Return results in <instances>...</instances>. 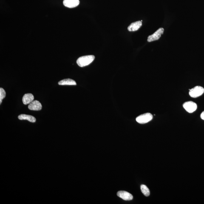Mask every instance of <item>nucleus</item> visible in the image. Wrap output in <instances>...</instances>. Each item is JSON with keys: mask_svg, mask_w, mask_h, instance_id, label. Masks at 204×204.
I'll return each instance as SVG.
<instances>
[{"mask_svg": "<svg viewBox=\"0 0 204 204\" xmlns=\"http://www.w3.org/2000/svg\"><path fill=\"white\" fill-rule=\"evenodd\" d=\"M200 117L202 120H204V111L201 114Z\"/></svg>", "mask_w": 204, "mask_h": 204, "instance_id": "obj_15", "label": "nucleus"}, {"mask_svg": "<svg viewBox=\"0 0 204 204\" xmlns=\"http://www.w3.org/2000/svg\"><path fill=\"white\" fill-rule=\"evenodd\" d=\"M59 85H76V83L74 80L70 79H66L60 81L58 83Z\"/></svg>", "mask_w": 204, "mask_h": 204, "instance_id": "obj_12", "label": "nucleus"}, {"mask_svg": "<svg viewBox=\"0 0 204 204\" xmlns=\"http://www.w3.org/2000/svg\"><path fill=\"white\" fill-rule=\"evenodd\" d=\"M95 58V57L93 55L84 56L80 57L77 60V64L80 67H84L91 64Z\"/></svg>", "mask_w": 204, "mask_h": 204, "instance_id": "obj_1", "label": "nucleus"}, {"mask_svg": "<svg viewBox=\"0 0 204 204\" xmlns=\"http://www.w3.org/2000/svg\"><path fill=\"white\" fill-rule=\"evenodd\" d=\"M117 195L118 197L124 200H131L133 199V196L132 195L126 191H118L117 193Z\"/></svg>", "mask_w": 204, "mask_h": 204, "instance_id": "obj_6", "label": "nucleus"}, {"mask_svg": "<svg viewBox=\"0 0 204 204\" xmlns=\"http://www.w3.org/2000/svg\"><path fill=\"white\" fill-rule=\"evenodd\" d=\"M34 97L31 93L25 94L22 98L23 103L25 105H27L33 101Z\"/></svg>", "mask_w": 204, "mask_h": 204, "instance_id": "obj_10", "label": "nucleus"}, {"mask_svg": "<svg viewBox=\"0 0 204 204\" xmlns=\"http://www.w3.org/2000/svg\"><path fill=\"white\" fill-rule=\"evenodd\" d=\"M141 190L143 194L146 197H148L150 195V192L149 189L146 185H142L141 186Z\"/></svg>", "mask_w": 204, "mask_h": 204, "instance_id": "obj_13", "label": "nucleus"}, {"mask_svg": "<svg viewBox=\"0 0 204 204\" xmlns=\"http://www.w3.org/2000/svg\"><path fill=\"white\" fill-rule=\"evenodd\" d=\"M28 108L30 110L39 111L42 109V106L39 101L35 100L29 104Z\"/></svg>", "mask_w": 204, "mask_h": 204, "instance_id": "obj_7", "label": "nucleus"}, {"mask_svg": "<svg viewBox=\"0 0 204 204\" xmlns=\"http://www.w3.org/2000/svg\"><path fill=\"white\" fill-rule=\"evenodd\" d=\"M6 92L2 88H0V104H1L3 99L5 98Z\"/></svg>", "mask_w": 204, "mask_h": 204, "instance_id": "obj_14", "label": "nucleus"}, {"mask_svg": "<svg viewBox=\"0 0 204 204\" xmlns=\"http://www.w3.org/2000/svg\"><path fill=\"white\" fill-rule=\"evenodd\" d=\"M164 31V29L162 28L158 29L155 33L148 36V42H151L158 40L162 34L163 33Z\"/></svg>", "mask_w": 204, "mask_h": 204, "instance_id": "obj_5", "label": "nucleus"}, {"mask_svg": "<svg viewBox=\"0 0 204 204\" xmlns=\"http://www.w3.org/2000/svg\"><path fill=\"white\" fill-rule=\"evenodd\" d=\"M142 26L141 21H138L132 23L128 27V30L129 32L136 31L138 30Z\"/></svg>", "mask_w": 204, "mask_h": 204, "instance_id": "obj_9", "label": "nucleus"}, {"mask_svg": "<svg viewBox=\"0 0 204 204\" xmlns=\"http://www.w3.org/2000/svg\"><path fill=\"white\" fill-rule=\"evenodd\" d=\"M152 119V114L149 113H147L142 114L136 118V120L138 123L143 124L148 123Z\"/></svg>", "mask_w": 204, "mask_h": 204, "instance_id": "obj_3", "label": "nucleus"}, {"mask_svg": "<svg viewBox=\"0 0 204 204\" xmlns=\"http://www.w3.org/2000/svg\"><path fill=\"white\" fill-rule=\"evenodd\" d=\"M204 93V89L202 87L196 86L189 89V95L193 98H196L203 95Z\"/></svg>", "mask_w": 204, "mask_h": 204, "instance_id": "obj_2", "label": "nucleus"}, {"mask_svg": "<svg viewBox=\"0 0 204 204\" xmlns=\"http://www.w3.org/2000/svg\"><path fill=\"white\" fill-rule=\"evenodd\" d=\"M63 4L65 7L69 8L76 7L80 4L79 0H64Z\"/></svg>", "mask_w": 204, "mask_h": 204, "instance_id": "obj_8", "label": "nucleus"}, {"mask_svg": "<svg viewBox=\"0 0 204 204\" xmlns=\"http://www.w3.org/2000/svg\"><path fill=\"white\" fill-rule=\"evenodd\" d=\"M183 107L187 112L192 113L197 109V104L192 101H187L183 104Z\"/></svg>", "mask_w": 204, "mask_h": 204, "instance_id": "obj_4", "label": "nucleus"}, {"mask_svg": "<svg viewBox=\"0 0 204 204\" xmlns=\"http://www.w3.org/2000/svg\"><path fill=\"white\" fill-rule=\"evenodd\" d=\"M18 118L20 120H27L32 123H35L36 121V119L32 116L25 115V114H21L19 116Z\"/></svg>", "mask_w": 204, "mask_h": 204, "instance_id": "obj_11", "label": "nucleus"}]
</instances>
